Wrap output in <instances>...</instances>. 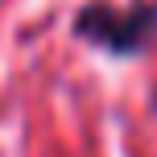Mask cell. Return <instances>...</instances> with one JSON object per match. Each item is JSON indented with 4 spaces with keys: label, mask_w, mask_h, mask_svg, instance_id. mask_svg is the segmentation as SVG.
Masks as SVG:
<instances>
[{
    "label": "cell",
    "mask_w": 157,
    "mask_h": 157,
    "mask_svg": "<svg viewBox=\"0 0 157 157\" xmlns=\"http://www.w3.org/2000/svg\"><path fill=\"white\" fill-rule=\"evenodd\" d=\"M71 33L108 58H145L157 46V0H87L75 8Z\"/></svg>",
    "instance_id": "6da1fadb"
}]
</instances>
